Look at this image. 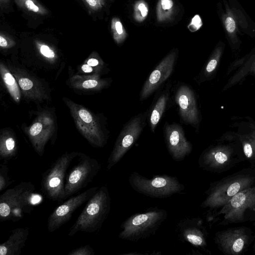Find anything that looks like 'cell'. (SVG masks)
I'll list each match as a JSON object with an SVG mask.
<instances>
[{"mask_svg":"<svg viewBox=\"0 0 255 255\" xmlns=\"http://www.w3.org/2000/svg\"><path fill=\"white\" fill-rule=\"evenodd\" d=\"M244 152L247 157L251 158L255 155V140L246 141L243 143Z\"/></svg>","mask_w":255,"mask_h":255,"instance_id":"27","label":"cell"},{"mask_svg":"<svg viewBox=\"0 0 255 255\" xmlns=\"http://www.w3.org/2000/svg\"><path fill=\"white\" fill-rule=\"evenodd\" d=\"M9 0H0V4H4L7 3L9 2Z\"/></svg>","mask_w":255,"mask_h":255,"instance_id":"40","label":"cell"},{"mask_svg":"<svg viewBox=\"0 0 255 255\" xmlns=\"http://www.w3.org/2000/svg\"><path fill=\"white\" fill-rule=\"evenodd\" d=\"M191 24L197 28H199L202 25L201 19L199 15H196L193 18Z\"/></svg>","mask_w":255,"mask_h":255,"instance_id":"36","label":"cell"},{"mask_svg":"<svg viewBox=\"0 0 255 255\" xmlns=\"http://www.w3.org/2000/svg\"><path fill=\"white\" fill-rule=\"evenodd\" d=\"M81 69L82 71L85 73H90L92 72L93 70L92 67L87 64L83 65Z\"/></svg>","mask_w":255,"mask_h":255,"instance_id":"39","label":"cell"},{"mask_svg":"<svg viewBox=\"0 0 255 255\" xmlns=\"http://www.w3.org/2000/svg\"><path fill=\"white\" fill-rule=\"evenodd\" d=\"M78 162L67 174L65 183V200L85 188L101 169L95 158L80 153Z\"/></svg>","mask_w":255,"mask_h":255,"instance_id":"6","label":"cell"},{"mask_svg":"<svg viewBox=\"0 0 255 255\" xmlns=\"http://www.w3.org/2000/svg\"><path fill=\"white\" fill-rule=\"evenodd\" d=\"M164 134L168 152L174 160L182 161L191 153L192 145L187 139L182 128L179 124H165Z\"/></svg>","mask_w":255,"mask_h":255,"instance_id":"12","label":"cell"},{"mask_svg":"<svg viewBox=\"0 0 255 255\" xmlns=\"http://www.w3.org/2000/svg\"><path fill=\"white\" fill-rule=\"evenodd\" d=\"M0 70L3 82L9 94L15 102H19L20 93L15 78L2 63L0 65Z\"/></svg>","mask_w":255,"mask_h":255,"instance_id":"22","label":"cell"},{"mask_svg":"<svg viewBox=\"0 0 255 255\" xmlns=\"http://www.w3.org/2000/svg\"><path fill=\"white\" fill-rule=\"evenodd\" d=\"M145 115L140 113L132 117L124 126L108 158V170L117 164L134 144L145 125Z\"/></svg>","mask_w":255,"mask_h":255,"instance_id":"8","label":"cell"},{"mask_svg":"<svg viewBox=\"0 0 255 255\" xmlns=\"http://www.w3.org/2000/svg\"><path fill=\"white\" fill-rule=\"evenodd\" d=\"M115 30L117 31V33L121 35L122 34L123 32V26L121 22L119 21H117L115 23Z\"/></svg>","mask_w":255,"mask_h":255,"instance_id":"37","label":"cell"},{"mask_svg":"<svg viewBox=\"0 0 255 255\" xmlns=\"http://www.w3.org/2000/svg\"><path fill=\"white\" fill-rule=\"evenodd\" d=\"M167 216L166 210L157 207L133 214L121 224L119 237L132 242L148 238L155 233Z\"/></svg>","mask_w":255,"mask_h":255,"instance_id":"3","label":"cell"},{"mask_svg":"<svg viewBox=\"0 0 255 255\" xmlns=\"http://www.w3.org/2000/svg\"><path fill=\"white\" fill-rule=\"evenodd\" d=\"M107 84V82L106 81H98L95 79H89L82 82V87L86 89L95 88H100L106 86Z\"/></svg>","mask_w":255,"mask_h":255,"instance_id":"25","label":"cell"},{"mask_svg":"<svg viewBox=\"0 0 255 255\" xmlns=\"http://www.w3.org/2000/svg\"><path fill=\"white\" fill-rule=\"evenodd\" d=\"M161 3L162 8L164 10L170 9L173 4L172 0H161Z\"/></svg>","mask_w":255,"mask_h":255,"instance_id":"34","label":"cell"},{"mask_svg":"<svg viewBox=\"0 0 255 255\" xmlns=\"http://www.w3.org/2000/svg\"><path fill=\"white\" fill-rule=\"evenodd\" d=\"M225 27L226 30L230 33H233L236 29V23L234 18L231 16H228L225 20Z\"/></svg>","mask_w":255,"mask_h":255,"instance_id":"32","label":"cell"},{"mask_svg":"<svg viewBox=\"0 0 255 255\" xmlns=\"http://www.w3.org/2000/svg\"><path fill=\"white\" fill-rule=\"evenodd\" d=\"M54 129L53 121L46 116H41L28 129V135L37 153L41 156L45 145L51 137Z\"/></svg>","mask_w":255,"mask_h":255,"instance_id":"15","label":"cell"},{"mask_svg":"<svg viewBox=\"0 0 255 255\" xmlns=\"http://www.w3.org/2000/svg\"><path fill=\"white\" fill-rule=\"evenodd\" d=\"M253 179L248 176L235 177L217 184L211 188L201 206L203 208H217L223 207L240 191L252 184Z\"/></svg>","mask_w":255,"mask_h":255,"instance_id":"9","label":"cell"},{"mask_svg":"<svg viewBox=\"0 0 255 255\" xmlns=\"http://www.w3.org/2000/svg\"><path fill=\"white\" fill-rule=\"evenodd\" d=\"M175 100L182 121L196 126L199 123V113L195 97L191 89L186 85L180 86L176 92Z\"/></svg>","mask_w":255,"mask_h":255,"instance_id":"14","label":"cell"},{"mask_svg":"<svg viewBox=\"0 0 255 255\" xmlns=\"http://www.w3.org/2000/svg\"><path fill=\"white\" fill-rule=\"evenodd\" d=\"M17 154L16 140L11 134L4 132L0 139V159L9 160Z\"/></svg>","mask_w":255,"mask_h":255,"instance_id":"21","label":"cell"},{"mask_svg":"<svg viewBox=\"0 0 255 255\" xmlns=\"http://www.w3.org/2000/svg\"><path fill=\"white\" fill-rule=\"evenodd\" d=\"M99 188L98 186L91 187L80 194L71 197L58 206L48 218V231L50 233L53 232L67 222L76 210L88 201Z\"/></svg>","mask_w":255,"mask_h":255,"instance_id":"10","label":"cell"},{"mask_svg":"<svg viewBox=\"0 0 255 255\" xmlns=\"http://www.w3.org/2000/svg\"><path fill=\"white\" fill-rule=\"evenodd\" d=\"M15 44L14 42L3 35L2 33L0 35V46L2 48H8L12 46Z\"/></svg>","mask_w":255,"mask_h":255,"instance_id":"31","label":"cell"},{"mask_svg":"<svg viewBox=\"0 0 255 255\" xmlns=\"http://www.w3.org/2000/svg\"><path fill=\"white\" fill-rule=\"evenodd\" d=\"M17 5L25 10L40 15L48 13L47 10L37 0H14Z\"/></svg>","mask_w":255,"mask_h":255,"instance_id":"23","label":"cell"},{"mask_svg":"<svg viewBox=\"0 0 255 255\" xmlns=\"http://www.w3.org/2000/svg\"><path fill=\"white\" fill-rule=\"evenodd\" d=\"M138 8L142 16L145 17L147 15L148 13V9L144 3H139L138 5Z\"/></svg>","mask_w":255,"mask_h":255,"instance_id":"35","label":"cell"},{"mask_svg":"<svg viewBox=\"0 0 255 255\" xmlns=\"http://www.w3.org/2000/svg\"><path fill=\"white\" fill-rule=\"evenodd\" d=\"M180 240L195 247H204L206 245L205 234L195 219L188 218L181 220L177 226Z\"/></svg>","mask_w":255,"mask_h":255,"instance_id":"17","label":"cell"},{"mask_svg":"<svg viewBox=\"0 0 255 255\" xmlns=\"http://www.w3.org/2000/svg\"><path fill=\"white\" fill-rule=\"evenodd\" d=\"M35 190L30 182L22 181L7 189L0 195V220L17 222L25 214L30 213L33 208Z\"/></svg>","mask_w":255,"mask_h":255,"instance_id":"2","label":"cell"},{"mask_svg":"<svg viewBox=\"0 0 255 255\" xmlns=\"http://www.w3.org/2000/svg\"><path fill=\"white\" fill-rule=\"evenodd\" d=\"M231 157L230 151L227 148L216 147L211 148L200 156L199 165L207 170L221 168L226 165Z\"/></svg>","mask_w":255,"mask_h":255,"instance_id":"19","label":"cell"},{"mask_svg":"<svg viewBox=\"0 0 255 255\" xmlns=\"http://www.w3.org/2000/svg\"><path fill=\"white\" fill-rule=\"evenodd\" d=\"M175 54L165 57L152 71L140 92V101L146 99L171 75L174 67Z\"/></svg>","mask_w":255,"mask_h":255,"instance_id":"13","label":"cell"},{"mask_svg":"<svg viewBox=\"0 0 255 255\" xmlns=\"http://www.w3.org/2000/svg\"><path fill=\"white\" fill-rule=\"evenodd\" d=\"M79 154L76 152H66L44 173L41 181V190L49 199L58 202L65 200L66 171L72 161Z\"/></svg>","mask_w":255,"mask_h":255,"instance_id":"5","label":"cell"},{"mask_svg":"<svg viewBox=\"0 0 255 255\" xmlns=\"http://www.w3.org/2000/svg\"><path fill=\"white\" fill-rule=\"evenodd\" d=\"M169 99L168 93L161 95L154 104L149 116V125L152 131H154L156 127L164 113Z\"/></svg>","mask_w":255,"mask_h":255,"instance_id":"20","label":"cell"},{"mask_svg":"<svg viewBox=\"0 0 255 255\" xmlns=\"http://www.w3.org/2000/svg\"><path fill=\"white\" fill-rule=\"evenodd\" d=\"M89 9L96 10L100 8L103 4L102 0H83Z\"/></svg>","mask_w":255,"mask_h":255,"instance_id":"30","label":"cell"},{"mask_svg":"<svg viewBox=\"0 0 255 255\" xmlns=\"http://www.w3.org/2000/svg\"><path fill=\"white\" fill-rule=\"evenodd\" d=\"M29 234L27 227L15 229L8 239L0 245V255H19Z\"/></svg>","mask_w":255,"mask_h":255,"instance_id":"18","label":"cell"},{"mask_svg":"<svg viewBox=\"0 0 255 255\" xmlns=\"http://www.w3.org/2000/svg\"><path fill=\"white\" fill-rule=\"evenodd\" d=\"M217 65V60L216 58L211 59L206 65L205 73L208 74L212 72L216 68Z\"/></svg>","mask_w":255,"mask_h":255,"instance_id":"33","label":"cell"},{"mask_svg":"<svg viewBox=\"0 0 255 255\" xmlns=\"http://www.w3.org/2000/svg\"><path fill=\"white\" fill-rule=\"evenodd\" d=\"M36 44L39 52L43 56L49 59L55 57V52L48 46L38 42Z\"/></svg>","mask_w":255,"mask_h":255,"instance_id":"29","label":"cell"},{"mask_svg":"<svg viewBox=\"0 0 255 255\" xmlns=\"http://www.w3.org/2000/svg\"><path fill=\"white\" fill-rule=\"evenodd\" d=\"M248 209L255 210V187H248L237 193L223 206L219 214L224 215L228 221H241Z\"/></svg>","mask_w":255,"mask_h":255,"instance_id":"11","label":"cell"},{"mask_svg":"<svg viewBox=\"0 0 255 255\" xmlns=\"http://www.w3.org/2000/svg\"><path fill=\"white\" fill-rule=\"evenodd\" d=\"M99 63V61L96 58H91L87 62V64L92 67L97 66Z\"/></svg>","mask_w":255,"mask_h":255,"instance_id":"38","label":"cell"},{"mask_svg":"<svg viewBox=\"0 0 255 255\" xmlns=\"http://www.w3.org/2000/svg\"><path fill=\"white\" fill-rule=\"evenodd\" d=\"M0 166V192H1L12 184L13 181L8 176V168L7 165L1 164Z\"/></svg>","mask_w":255,"mask_h":255,"instance_id":"24","label":"cell"},{"mask_svg":"<svg viewBox=\"0 0 255 255\" xmlns=\"http://www.w3.org/2000/svg\"><path fill=\"white\" fill-rule=\"evenodd\" d=\"M111 204L108 188L103 185L88 201L68 235L71 237L78 232L93 233L99 230L110 213Z\"/></svg>","mask_w":255,"mask_h":255,"instance_id":"1","label":"cell"},{"mask_svg":"<svg viewBox=\"0 0 255 255\" xmlns=\"http://www.w3.org/2000/svg\"><path fill=\"white\" fill-rule=\"evenodd\" d=\"M18 83L23 91H31L34 88L33 82L29 78L21 77L18 79Z\"/></svg>","mask_w":255,"mask_h":255,"instance_id":"28","label":"cell"},{"mask_svg":"<svg viewBox=\"0 0 255 255\" xmlns=\"http://www.w3.org/2000/svg\"><path fill=\"white\" fill-rule=\"evenodd\" d=\"M69 107L75 125L81 133L89 142L96 147H102L106 138L100 125L90 111L68 99L63 98Z\"/></svg>","mask_w":255,"mask_h":255,"instance_id":"7","label":"cell"},{"mask_svg":"<svg viewBox=\"0 0 255 255\" xmlns=\"http://www.w3.org/2000/svg\"><path fill=\"white\" fill-rule=\"evenodd\" d=\"M95 252L93 249L87 244L71 251L68 255H94Z\"/></svg>","mask_w":255,"mask_h":255,"instance_id":"26","label":"cell"},{"mask_svg":"<svg viewBox=\"0 0 255 255\" xmlns=\"http://www.w3.org/2000/svg\"><path fill=\"white\" fill-rule=\"evenodd\" d=\"M128 182L136 192L156 198H167L181 193L185 188L176 177L164 174L147 178L135 171L130 174Z\"/></svg>","mask_w":255,"mask_h":255,"instance_id":"4","label":"cell"},{"mask_svg":"<svg viewBox=\"0 0 255 255\" xmlns=\"http://www.w3.org/2000/svg\"><path fill=\"white\" fill-rule=\"evenodd\" d=\"M247 239V235L243 229L225 231L217 236L220 246L230 255L240 254L246 247Z\"/></svg>","mask_w":255,"mask_h":255,"instance_id":"16","label":"cell"}]
</instances>
